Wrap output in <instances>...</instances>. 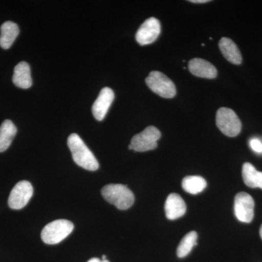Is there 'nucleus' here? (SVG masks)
I'll list each match as a JSON object with an SVG mask.
<instances>
[{
  "instance_id": "a211bd4d",
  "label": "nucleus",
  "mask_w": 262,
  "mask_h": 262,
  "mask_svg": "<svg viewBox=\"0 0 262 262\" xmlns=\"http://www.w3.org/2000/svg\"><path fill=\"white\" fill-rule=\"evenodd\" d=\"M182 188L191 194H198L203 192L207 186L206 181L198 176H189L182 181Z\"/></svg>"
},
{
  "instance_id": "aec40b11",
  "label": "nucleus",
  "mask_w": 262,
  "mask_h": 262,
  "mask_svg": "<svg viewBox=\"0 0 262 262\" xmlns=\"http://www.w3.org/2000/svg\"><path fill=\"white\" fill-rule=\"evenodd\" d=\"M250 146L253 151L257 153H262V143L259 139H252L250 141Z\"/></svg>"
},
{
  "instance_id": "9d476101",
  "label": "nucleus",
  "mask_w": 262,
  "mask_h": 262,
  "mask_svg": "<svg viewBox=\"0 0 262 262\" xmlns=\"http://www.w3.org/2000/svg\"><path fill=\"white\" fill-rule=\"evenodd\" d=\"M115 99V94L110 88L101 90L99 96L92 106L93 115L98 121H101L106 117L112 103Z\"/></svg>"
},
{
  "instance_id": "f257e3e1",
  "label": "nucleus",
  "mask_w": 262,
  "mask_h": 262,
  "mask_svg": "<svg viewBox=\"0 0 262 262\" xmlns=\"http://www.w3.org/2000/svg\"><path fill=\"white\" fill-rule=\"evenodd\" d=\"M75 163L85 170L95 171L99 168V164L92 151L89 149L77 134H72L67 140Z\"/></svg>"
},
{
  "instance_id": "20e7f679",
  "label": "nucleus",
  "mask_w": 262,
  "mask_h": 262,
  "mask_svg": "<svg viewBox=\"0 0 262 262\" xmlns=\"http://www.w3.org/2000/svg\"><path fill=\"white\" fill-rule=\"evenodd\" d=\"M145 81L148 87L160 97L171 98L177 94L173 81L162 72L158 71L150 72Z\"/></svg>"
},
{
  "instance_id": "f8f14e48",
  "label": "nucleus",
  "mask_w": 262,
  "mask_h": 262,
  "mask_svg": "<svg viewBox=\"0 0 262 262\" xmlns=\"http://www.w3.org/2000/svg\"><path fill=\"white\" fill-rule=\"evenodd\" d=\"M189 70L196 77L213 79L216 77L217 70L214 66L202 58H193L189 62Z\"/></svg>"
},
{
  "instance_id": "6ab92c4d",
  "label": "nucleus",
  "mask_w": 262,
  "mask_h": 262,
  "mask_svg": "<svg viewBox=\"0 0 262 262\" xmlns=\"http://www.w3.org/2000/svg\"><path fill=\"white\" fill-rule=\"evenodd\" d=\"M196 239H198V234L194 231H192V232L186 234L183 237L178 248H177V256H178V257H186L192 251L194 246L198 245Z\"/></svg>"
},
{
  "instance_id": "9b49d317",
  "label": "nucleus",
  "mask_w": 262,
  "mask_h": 262,
  "mask_svg": "<svg viewBox=\"0 0 262 262\" xmlns=\"http://www.w3.org/2000/svg\"><path fill=\"white\" fill-rule=\"evenodd\" d=\"M165 215L170 220L181 218L187 211V206L182 196L176 193L169 194L165 204Z\"/></svg>"
},
{
  "instance_id": "ddd939ff",
  "label": "nucleus",
  "mask_w": 262,
  "mask_h": 262,
  "mask_svg": "<svg viewBox=\"0 0 262 262\" xmlns=\"http://www.w3.org/2000/svg\"><path fill=\"white\" fill-rule=\"evenodd\" d=\"M13 82L15 86L22 89H28L32 85L30 67L27 62L21 61L15 66Z\"/></svg>"
},
{
  "instance_id": "f3484780",
  "label": "nucleus",
  "mask_w": 262,
  "mask_h": 262,
  "mask_svg": "<svg viewBox=\"0 0 262 262\" xmlns=\"http://www.w3.org/2000/svg\"><path fill=\"white\" fill-rule=\"evenodd\" d=\"M242 174L244 182L248 187L262 189V172L258 171L252 164L245 163Z\"/></svg>"
},
{
  "instance_id": "0eeeda50",
  "label": "nucleus",
  "mask_w": 262,
  "mask_h": 262,
  "mask_svg": "<svg viewBox=\"0 0 262 262\" xmlns=\"http://www.w3.org/2000/svg\"><path fill=\"white\" fill-rule=\"evenodd\" d=\"M34 189L32 184L28 181H21L17 183L10 192L8 198V206L14 210L24 208L33 195Z\"/></svg>"
},
{
  "instance_id": "412c9836",
  "label": "nucleus",
  "mask_w": 262,
  "mask_h": 262,
  "mask_svg": "<svg viewBox=\"0 0 262 262\" xmlns=\"http://www.w3.org/2000/svg\"><path fill=\"white\" fill-rule=\"evenodd\" d=\"M88 262H110L107 259L102 260L100 259V258H91Z\"/></svg>"
},
{
  "instance_id": "39448f33",
  "label": "nucleus",
  "mask_w": 262,
  "mask_h": 262,
  "mask_svg": "<svg viewBox=\"0 0 262 262\" xmlns=\"http://www.w3.org/2000/svg\"><path fill=\"white\" fill-rule=\"evenodd\" d=\"M215 121L217 127L226 136L234 137L241 133L242 124L239 117L231 108H220L217 111Z\"/></svg>"
},
{
  "instance_id": "7ed1b4c3",
  "label": "nucleus",
  "mask_w": 262,
  "mask_h": 262,
  "mask_svg": "<svg viewBox=\"0 0 262 262\" xmlns=\"http://www.w3.org/2000/svg\"><path fill=\"white\" fill-rule=\"evenodd\" d=\"M74 229V225L70 221L58 220L48 224L42 229L41 237L45 244H59L68 237Z\"/></svg>"
},
{
  "instance_id": "6e6552de",
  "label": "nucleus",
  "mask_w": 262,
  "mask_h": 262,
  "mask_svg": "<svg viewBox=\"0 0 262 262\" xmlns=\"http://www.w3.org/2000/svg\"><path fill=\"white\" fill-rule=\"evenodd\" d=\"M254 201L246 192H239L234 198V211L237 220L244 223L252 222L254 215Z\"/></svg>"
},
{
  "instance_id": "b1692460",
  "label": "nucleus",
  "mask_w": 262,
  "mask_h": 262,
  "mask_svg": "<svg viewBox=\"0 0 262 262\" xmlns=\"http://www.w3.org/2000/svg\"><path fill=\"white\" fill-rule=\"evenodd\" d=\"M105 259H106V256H105V255H103V256H102V260H105Z\"/></svg>"
},
{
  "instance_id": "5701e85b",
  "label": "nucleus",
  "mask_w": 262,
  "mask_h": 262,
  "mask_svg": "<svg viewBox=\"0 0 262 262\" xmlns=\"http://www.w3.org/2000/svg\"><path fill=\"white\" fill-rule=\"evenodd\" d=\"M260 236H261V238L262 239V225L261 228H260Z\"/></svg>"
},
{
  "instance_id": "423d86ee",
  "label": "nucleus",
  "mask_w": 262,
  "mask_h": 262,
  "mask_svg": "<svg viewBox=\"0 0 262 262\" xmlns=\"http://www.w3.org/2000/svg\"><path fill=\"white\" fill-rule=\"evenodd\" d=\"M161 137V133L157 127L149 126L140 134H136L132 138L129 149L136 151H150L158 146V141Z\"/></svg>"
},
{
  "instance_id": "4be33fe9",
  "label": "nucleus",
  "mask_w": 262,
  "mask_h": 262,
  "mask_svg": "<svg viewBox=\"0 0 262 262\" xmlns=\"http://www.w3.org/2000/svg\"><path fill=\"white\" fill-rule=\"evenodd\" d=\"M191 3H208L209 0H191Z\"/></svg>"
},
{
  "instance_id": "1a4fd4ad",
  "label": "nucleus",
  "mask_w": 262,
  "mask_h": 262,
  "mask_svg": "<svg viewBox=\"0 0 262 262\" xmlns=\"http://www.w3.org/2000/svg\"><path fill=\"white\" fill-rule=\"evenodd\" d=\"M161 26L158 19L148 18L144 22L136 34V39L141 46L151 44L159 37Z\"/></svg>"
},
{
  "instance_id": "4468645a",
  "label": "nucleus",
  "mask_w": 262,
  "mask_h": 262,
  "mask_svg": "<svg viewBox=\"0 0 262 262\" xmlns=\"http://www.w3.org/2000/svg\"><path fill=\"white\" fill-rule=\"evenodd\" d=\"M220 49L227 61L233 64L238 65L242 63V56L235 43L227 37H222L219 43Z\"/></svg>"
},
{
  "instance_id": "2eb2a0df",
  "label": "nucleus",
  "mask_w": 262,
  "mask_h": 262,
  "mask_svg": "<svg viewBox=\"0 0 262 262\" xmlns=\"http://www.w3.org/2000/svg\"><path fill=\"white\" fill-rule=\"evenodd\" d=\"M0 46L3 49L11 47L19 34V28L16 24L12 21L5 22L0 28Z\"/></svg>"
},
{
  "instance_id": "dca6fc26",
  "label": "nucleus",
  "mask_w": 262,
  "mask_h": 262,
  "mask_svg": "<svg viewBox=\"0 0 262 262\" xmlns=\"http://www.w3.org/2000/svg\"><path fill=\"white\" fill-rule=\"evenodd\" d=\"M17 134V128L10 120H5L0 126V152L6 151Z\"/></svg>"
},
{
  "instance_id": "f03ea898",
  "label": "nucleus",
  "mask_w": 262,
  "mask_h": 262,
  "mask_svg": "<svg viewBox=\"0 0 262 262\" xmlns=\"http://www.w3.org/2000/svg\"><path fill=\"white\" fill-rule=\"evenodd\" d=\"M101 194L108 203L120 210L128 209L135 201L134 193L123 184H107L101 189Z\"/></svg>"
}]
</instances>
